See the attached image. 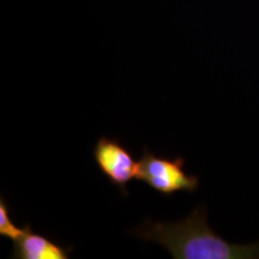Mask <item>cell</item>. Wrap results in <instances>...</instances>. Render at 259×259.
Segmentation results:
<instances>
[{
  "instance_id": "cell-1",
  "label": "cell",
  "mask_w": 259,
  "mask_h": 259,
  "mask_svg": "<svg viewBox=\"0 0 259 259\" xmlns=\"http://www.w3.org/2000/svg\"><path fill=\"white\" fill-rule=\"evenodd\" d=\"M132 234L163 246L174 259H259V241L242 245L225 240L210 228L203 205L178 222L145 220Z\"/></svg>"
},
{
  "instance_id": "cell-2",
  "label": "cell",
  "mask_w": 259,
  "mask_h": 259,
  "mask_svg": "<svg viewBox=\"0 0 259 259\" xmlns=\"http://www.w3.org/2000/svg\"><path fill=\"white\" fill-rule=\"evenodd\" d=\"M138 180L162 196H173L178 192H196L199 178L185 170L183 157L169 158L144 149L139 161Z\"/></svg>"
},
{
  "instance_id": "cell-3",
  "label": "cell",
  "mask_w": 259,
  "mask_h": 259,
  "mask_svg": "<svg viewBox=\"0 0 259 259\" xmlns=\"http://www.w3.org/2000/svg\"><path fill=\"white\" fill-rule=\"evenodd\" d=\"M97 168L113 186L118 187L122 196L127 197V185L138 180L139 161L118 138L101 137L93 150Z\"/></svg>"
},
{
  "instance_id": "cell-4",
  "label": "cell",
  "mask_w": 259,
  "mask_h": 259,
  "mask_svg": "<svg viewBox=\"0 0 259 259\" xmlns=\"http://www.w3.org/2000/svg\"><path fill=\"white\" fill-rule=\"evenodd\" d=\"M16 259H69L73 247H65L46 235L32 231L30 225L25 226V233L14 242Z\"/></svg>"
},
{
  "instance_id": "cell-5",
  "label": "cell",
  "mask_w": 259,
  "mask_h": 259,
  "mask_svg": "<svg viewBox=\"0 0 259 259\" xmlns=\"http://www.w3.org/2000/svg\"><path fill=\"white\" fill-rule=\"evenodd\" d=\"M25 233L24 228H19L12 222L11 216H10V209L9 204L6 203L4 197L0 198V235L5 236V238L10 239V240L16 241L21 238Z\"/></svg>"
}]
</instances>
